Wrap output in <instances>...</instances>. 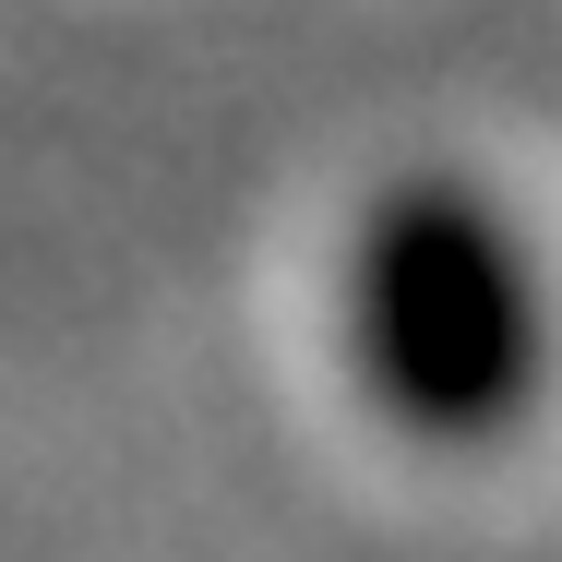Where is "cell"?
I'll list each match as a JSON object with an SVG mask.
<instances>
[{
  "mask_svg": "<svg viewBox=\"0 0 562 562\" xmlns=\"http://www.w3.org/2000/svg\"><path fill=\"white\" fill-rule=\"evenodd\" d=\"M347 359L407 431H503L551 371V288L515 216L467 180H395L347 251Z\"/></svg>",
  "mask_w": 562,
  "mask_h": 562,
  "instance_id": "obj_1",
  "label": "cell"
}]
</instances>
